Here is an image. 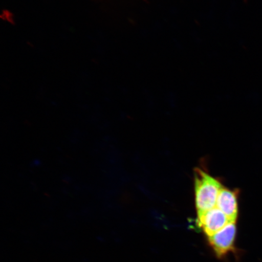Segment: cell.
<instances>
[{"instance_id":"277c9868","label":"cell","mask_w":262,"mask_h":262,"mask_svg":"<svg viewBox=\"0 0 262 262\" xmlns=\"http://www.w3.org/2000/svg\"><path fill=\"white\" fill-rule=\"evenodd\" d=\"M238 194V189L231 190L223 186L218 195L216 207L227 215L230 222H237Z\"/></svg>"},{"instance_id":"6da1fadb","label":"cell","mask_w":262,"mask_h":262,"mask_svg":"<svg viewBox=\"0 0 262 262\" xmlns=\"http://www.w3.org/2000/svg\"><path fill=\"white\" fill-rule=\"evenodd\" d=\"M222 187L219 180L201 168L195 169V204L198 214L215 207Z\"/></svg>"},{"instance_id":"3957f363","label":"cell","mask_w":262,"mask_h":262,"mask_svg":"<svg viewBox=\"0 0 262 262\" xmlns=\"http://www.w3.org/2000/svg\"><path fill=\"white\" fill-rule=\"evenodd\" d=\"M229 222L228 218L218 208L198 214L196 224L203 229L207 237L212 236L225 227Z\"/></svg>"},{"instance_id":"7a4b0ae2","label":"cell","mask_w":262,"mask_h":262,"mask_svg":"<svg viewBox=\"0 0 262 262\" xmlns=\"http://www.w3.org/2000/svg\"><path fill=\"white\" fill-rule=\"evenodd\" d=\"M236 222H229L225 227L208 237L209 246L219 258H223L235 249Z\"/></svg>"}]
</instances>
